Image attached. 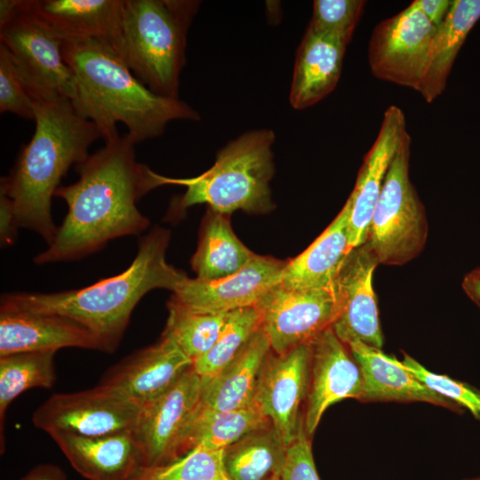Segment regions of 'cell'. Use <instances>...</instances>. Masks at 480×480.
<instances>
[{"mask_svg":"<svg viewBox=\"0 0 480 480\" xmlns=\"http://www.w3.org/2000/svg\"><path fill=\"white\" fill-rule=\"evenodd\" d=\"M0 43L11 52L34 99L74 100L76 76L62 54V41L19 0L14 13L0 23Z\"/></svg>","mask_w":480,"mask_h":480,"instance_id":"8","label":"cell"},{"mask_svg":"<svg viewBox=\"0 0 480 480\" xmlns=\"http://www.w3.org/2000/svg\"><path fill=\"white\" fill-rule=\"evenodd\" d=\"M310 439L303 427L287 448L286 461L280 475L282 480H321L315 465Z\"/></svg>","mask_w":480,"mask_h":480,"instance_id":"37","label":"cell"},{"mask_svg":"<svg viewBox=\"0 0 480 480\" xmlns=\"http://www.w3.org/2000/svg\"><path fill=\"white\" fill-rule=\"evenodd\" d=\"M364 5V0H315L308 26L348 44Z\"/></svg>","mask_w":480,"mask_h":480,"instance_id":"34","label":"cell"},{"mask_svg":"<svg viewBox=\"0 0 480 480\" xmlns=\"http://www.w3.org/2000/svg\"><path fill=\"white\" fill-rule=\"evenodd\" d=\"M169 241L168 230L155 228L140 238L135 258L122 273L78 289L4 294L0 309L68 317L94 336L100 351L113 353L142 297L155 289L174 292L188 277L167 262Z\"/></svg>","mask_w":480,"mask_h":480,"instance_id":"2","label":"cell"},{"mask_svg":"<svg viewBox=\"0 0 480 480\" xmlns=\"http://www.w3.org/2000/svg\"><path fill=\"white\" fill-rule=\"evenodd\" d=\"M134 145L127 133L119 135L75 166L79 179L54 194L66 202L67 215L36 264L76 260L148 228L137 203L159 184L157 173L136 160Z\"/></svg>","mask_w":480,"mask_h":480,"instance_id":"1","label":"cell"},{"mask_svg":"<svg viewBox=\"0 0 480 480\" xmlns=\"http://www.w3.org/2000/svg\"><path fill=\"white\" fill-rule=\"evenodd\" d=\"M410 4L420 10L436 28H438L447 15L452 1L414 0Z\"/></svg>","mask_w":480,"mask_h":480,"instance_id":"39","label":"cell"},{"mask_svg":"<svg viewBox=\"0 0 480 480\" xmlns=\"http://www.w3.org/2000/svg\"><path fill=\"white\" fill-rule=\"evenodd\" d=\"M271 350L283 355L311 343L332 326L340 313L334 286L328 289H290L280 283L255 306Z\"/></svg>","mask_w":480,"mask_h":480,"instance_id":"10","label":"cell"},{"mask_svg":"<svg viewBox=\"0 0 480 480\" xmlns=\"http://www.w3.org/2000/svg\"><path fill=\"white\" fill-rule=\"evenodd\" d=\"M21 480H66V476L59 467L41 464L31 469Z\"/></svg>","mask_w":480,"mask_h":480,"instance_id":"40","label":"cell"},{"mask_svg":"<svg viewBox=\"0 0 480 480\" xmlns=\"http://www.w3.org/2000/svg\"><path fill=\"white\" fill-rule=\"evenodd\" d=\"M287 448L269 424L225 448L224 464L233 480H265L281 475Z\"/></svg>","mask_w":480,"mask_h":480,"instance_id":"29","label":"cell"},{"mask_svg":"<svg viewBox=\"0 0 480 480\" xmlns=\"http://www.w3.org/2000/svg\"><path fill=\"white\" fill-rule=\"evenodd\" d=\"M407 132L389 165L370 222L367 244L379 264L400 266L417 257L428 238L425 208L409 176Z\"/></svg>","mask_w":480,"mask_h":480,"instance_id":"7","label":"cell"},{"mask_svg":"<svg viewBox=\"0 0 480 480\" xmlns=\"http://www.w3.org/2000/svg\"><path fill=\"white\" fill-rule=\"evenodd\" d=\"M270 351L268 338L261 327L232 362L213 377L202 379L199 406L228 412L252 404Z\"/></svg>","mask_w":480,"mask_h":480,"instance_id":"25","label":"cell"},{"mask_svg":"<svg viewBox=\"0 0 480 480\" xmlns=\"http://www.w3.org/2000/svg\"><path fill=\"white\" fill-rule=\"evenodd\" d=\"M406 133L404 112L397 106H389L384 112L379 133L364 158L355 187L347 200L350 205L348 239L351 250L367 240L370 222L386 174Z\"/></svg>","mask_w":480,"mask_h":480,"instance_id":"18","label":"cell"},{"mask_svg":"<svg viewBox=\"0 0 480 480\" xmlns=\"http://www.w3.org/2000/svg\"><path fill=\"white\" fill-rule=\"evenodd\" d=\"M404 367L418 380L441 396L468 410L480 422V390L474 386L452 379L448 375L432 372L417 360L404 353L401 361Z\"/></svg>","mask_w":480,"mask_h":480,"instance_id":"35","label":"cell"},{"mask_svg":"<svg viewBox=\"0 0 480 480\" xmlns=\"http://www.w3.org/2000/svg\"><path fill=\"white\" fill-rule=\"evenodd\" d=\"M19 228L8 198L0 195V240L2 247L14 243Z\"/></svg>","mask_w":480,"mask_h":480,"instance_id":"38","label":"cell"},{"mask_svg":"<svg viewBox=\"0 0 480 480\" xmlns=\"http://www.w3.org/2000/svg\"><path fill=\"white\" fill-rule=\"evenodd\" d=\"M34 109L35 132L10 173L1 177L0 195L8 198L19 228L36 232L49 245L58 230L52 198L69 168L84 162L102 136L69 100L34 99Z\"/></svg>","mask_w":480,"mask_h":480,"instance_id":"4","label":"cell"},{"mask_svg":"<svg viewBox=\"0 0 480 480\" xmlns=\"http://www.w3.org/2000/svg\"><path fill=\"white\" fill-rule=\"evenodd\" d=\"M226 217L210 210L204 220L198 246L191 259L196 278H225L240 271L257 255L238 239Z\"/></svg>","mask_w":480,"mask_h":480,"instance_id":"27","label":"cell"},{"mask_svg":"<svg viewBox=\"0 0 480 480\" xmlns=\"http://www.w3.org/2000/svg\"><path fill=\"white\" fill-rule=\"evenodd\" d=\"M71 466L88 480H140L147 469L132 432L84 436L50 435Z\"/></svg>","mask_w":480,"mask_h":480,"instance_id":"19","label":"cell"},{"mask_svg":"<svg viewBox=\"0 0 480 480\" xmlns=\"http://www.w3.org/2000/svg\"><path fill=\"white\" fill-rule=\"evenodd\" d=\"M201 391L202 378L192 366L167 392L140 408L132 434L147 469L182 456V443L199 405Z\"/></svg>","mask_w":480,"mask_h":480,"instance_id":"11","label":"cell"},{"mask_svg":"<svg viewBox=\"0 0 480 480\" xmlns=\"http://www.w3.org/2000/svg\"><path fill=\"white\" fill-rule=\"evenodd\" d=\"M269 424L271 421L255 403L228 412H213L198 405L186 432L181 454L196 447L224 450Z\"/></svg>","mask_w":480,"mask_h":480,"instance_id":"28","label":"cell"},{"mask_svg":"<svg viewBox=\"0 0 480 480\" xmlns=\"http://www.w3.org/2000/svg\"><path fill=\"white\" fill-rule=\"evenodd\" d=\"M311 343L283 355L268 354L257 385L254 403L271 421L287 447L304 427L300 410L307 400Z\"/></svg>","mask_w":480,"mask_h":480,"instance_id":"13","label":"cell"},{"mask_svg":"<svg viewBox=\"0 0 480 480\" xmlns=\"http://www.w3.org/2000/svg\"><path fill=\"white\" fill-rule=\"evenodd\" d=\"M194 0H124L114 47L132 74L155 93L179 98L187 34L200 6Z\"/></svg>","mask_w":480,"mask_h":480,"instance_id":"5","label":"cell"},{"mask_svg":"<svg viewBox=\"0 0 480 480\" xmlns=\"http://www.w3.org/2000/svg\"><path fill=\"white\" fill-rule=\"evenodd\" d=\"M461 287L466 295L480 308V268L464 276Z\"/></svg>","mask_w":480,"mask_h":480,"instance_id":"41","label":"cell"},{"mask_svg":"<svg viewBox=\"0 0 480 480\" xmlns=\"http://www.w3.org/2000/svg\"><path fill=\"white\" fill-rule=\"evenodd\" d=\"M349 216L347 201L326 229L303 252L286 262L280 284L290 289L332 288L351 251Z\"/></svg>","mask_w":480,"mask_h":480,"instance_id":"24","label":"cell"},{"mask_svg":"<svg viewBox=\"0 0 480 480\" xmlns=\"http://www.w3.org/2000/svg\"><path fill=\"white\" fill-rule=\"evenodd\" d=\"M347 46L339 38L308 27L296 52L289 94L293 108H308L334 90Z\"/></svg>","mask_w":480,"mask_h":480,"instance_id":"23","label":"cell"},{"mask_svg":"<svg viewBox=\"0 0 480 480\" xmlns=\"http://www.w3.org/2000/svg\"><path fill=\"white\" fill-rule=\"evenodd\" d=\"M76 76V112L99 128L104 141L119 136L122 123L135 143L160 136L175 120L196 121L197 111L179 98L158 95L141 83L103 40L62 42Z\"/></svg>","mask_w":480,"mask_h":480,"instance_id":"3","label":"cell"},{"mask_svg":"<svg viewBox=\"0 0 480 480\" xmlns=\"http://www.w3.org/2000/svg\"><path fill=\"white\" fill-rule=\"evenodd\" d=\"M0 112L35 120L34 98L8 48L0 44Z\"/></svg>","mask_w":480,"mask_h":480,"instance_id":"36","label":"cell"},{"mask_svg":"<svg viewBox=\"0 0 480 480\" xmlns=\"http://www.w3.org/2000/svg\"><path fill=\"white\" fill-rule=\"evenodd\" d=\"M162 336L172 340L193 362L204 355L217 340L227 314L190 310L172 299Z\"/></svg>","mask_w":480,"mask_h":480,"instance_id":"31","label":"cell"},{"mask_svg":"<svg viewBox=\"0 0 480 480\" xmlns=\"http://www.w3.org/2000/svg\"><path fill=\"white\" fill-rule=\"evenodd\" d=\"M28 11L62 42L100 39L114 49L124 0H21Z\"/></svg>","mask_w":480,"mask_h":480,"instance_id":"20","label":"cell"},{"mask_svg":"<svg viewBox=\"0 0 480 480\" xmlns=\"http://www.w3.org/2000/svg\"><path fill=\"white\" fill-rule=\"evenodd\" d=\"M348 346L364 378L360 402H424L456 413L464 412L465 410L455 402L418 380L396 357L360 341L351 342Z\"/></svg>","mask_w":480,"mask_h":480,"instance_id":"22","label":"cell"},{"mask_svg":"<svg viewBox=\"0 0 480 480\" xmlns=\"http://www.w3.org/2000/svg\"><path fill=\"white\" fill-rule=\"evenodd\" d=\"M192 366L172 340L161 336L110 367L99 384L116 388L141 408L167 392Z\"/></svg>","mask_w":480,"mask_h":480,"instance_id":"17","label":"cell"},{"mask_svg":"<svg viewBox=\"0 0 480 480\" xmlns=\"http://www.w3.org/2000/svg\"><path fill=\"white\" fill-rule=\"evenodd\" d=\"M140 480H233L224 464V450L196 447L177 460L146 469Z\"/></svg>","mask_w":480,"mask_h":480,"instance_id":"33","label":"cell"},{"mask_svg":"<svg viewBox=\"0 0 480 480\" xmlns=\"http://www.w3.org/2000/svg\"><path fill=\"white\" fill-rule=\"evenodd\" d=\"M272 130L244 132L222 148L213 165L192 178L158 174L159 186L181 185L186 191L175 206L183 211L205 204L212 212L228 215L236 211L252 213L273 208L269 182L274 175Z\"/></svg>","mask_w":480,"mask_h":480,"instance_id":"6","label":"cell"},{"mask_svg":"<svg viewBox=\"0 0 480 480\" xmlns=\"http://www.w3.org/2000/svg\"><path fill=\"white\" fill-rule=\"evenodd\" d=\"M265 480H282V479H281L280 476H271L269 478H267Z\"/></svg>","mask_w":480,"mask_h":480,"instance_id":"42","label":"cell"},{"mask_svg":"<svg viewBox=\"0 0 480 480\" xmlns=\"http://www.w3.org/2000/svg\"><path fill=\"white\" fill-rule=\"evenodd\" d=\"M436 28L409 4L377 24L368 44V62L378 79L417 91L426 53Z\"/></svg>","mask_w":480,"mask_h":480,"instance_id":"12","label":"cell"},{"mask_svg":"<svg viewBox=\"0 0 480 480\" xmlns=\"http://www.w3.org/2000/svg\"><path fill=\"white\" fill-rule=\"evenodd\" d=\"M311 349L309 388L303 413L304 428L310 438L331 405L347 398L359 401L364 392L360 366L332 327L311 342Z\"/></svg>","mask_w":480,"mask_h":480,"instance_id":"15","label":"cell"},{"mask_svg":"<svg viewBox=\"0 0 480 480\" xmlns=\"http://www.w3.org/2000/svg\"><path fill=\"white\" fill-rule=\"evenodd\" d=\"M286 262L256 255L234 275L208 281L187 277L172 300L200 313L223 314L255 307L263 295L281 283Z\"/></svg>","mask_w":480,"mask_h":480,"instance_id":"16","label":"cell"},{"mask_svg":"<svg viewBox=\"0 0 480 480\" xmlns=\"http://www.w3.org/2000/svg\"><path fill=\"white\" fill-rule=\"evenodd\" d=\"M260 328L256 307L228 312L213 346L193 362L194 370L202 379L213 377L236 357Z\"/></svg>","mask_w":480,"mask_h":480,"instance_id":"32","label":"cell"},{"mask_svg":"<svg viewBox=\"0 0 480 480\" xmlns=\"http://www.w3.org/2000/svg\"><path fill=\"white\" fill-rule=\"evenodd\" d=\"M140 408L122 392L99 384L90 389L52 395L33 412V425L56 432L98 436L132 432Z\"/></svg>","mask_w":480,"mask_h":480,"instance_id":"9","label":"cell"},{"mask_svg":"<svg viewBox=\"0 0 480 480\" xmlns=\"http://www.w3.org/2000/svg\"><path fill=\"white\" fill-rule=\"evenodd\" d=\"M64 348L100 350L94 336L72 319L54 314L0 309V356Z\"/></svg>","mask_w":480,"mask_h":480,"instance_id":"21","label":"cell"},{"mask_svg":"<svg viewBox=\"0 0 480 480\" xmlns=\"http://www.w3.org/2000/svg\"><path fill=\"white\" fill-rule=\"evenodd\" d=\"M480 19V0H454L432 36L417 88L431 103L445 88L452 66L471 28Z\"/></svg>","mask_w":480,"mask_h":480,"instance_id":"26","label":"cell"},{"mask_svg":"<svg viewBox=\"0 0 480 480\" xmlns=\"http://www.w3.org/2000/svg\"><path fill=\"white\" fill-rule=\"evenodd\" d=\"M463 480H480V476H479L471 477V478H466V479H463Z\"/></svg>","mask_w":480,"mask_h":480,"instance_id":"43","label":"cell"},{"mask_svg":"<svg viewBox=\"0 0 480 480\" xmlns=\"http://www.w3.org/2000/svg\"><path fill=\"white\" fill-rule=\"evenodd\" d=\"M379 264L367 242L350 251L334 283L340 313L332 329L345 344L360 341L381 349L384 339L380 325L373 272Z\"/></svg>","mask_w":480,"mask_h":480,"instance_id":"14","label":"cell"},{"mask_svg":"<svg viewBox=\"0 0 480 480\" xmlns=\"http://www.w3.org/2000/svg\"><path fill=\"white\" fill-rule=\"evenodd\" d=\"M56 351H28L0 356V449L4 450V421L11 403L33 388H50L56 381Z\"/></svg>","mask_w":480,"mask_h":480,"instance_id":"30","label":"cell"}]
</instances>
